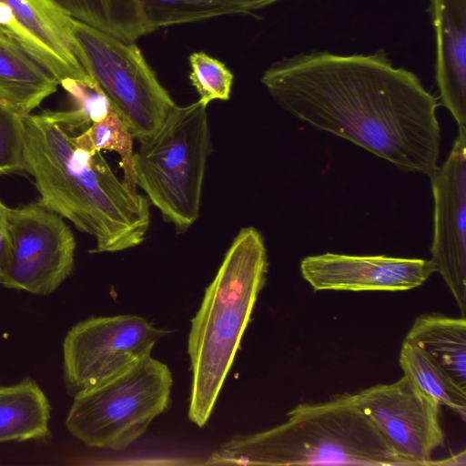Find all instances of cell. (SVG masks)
Instances as JSON below:
<instances>
[{"instance_id": "cell-1", "label": "cell", "mask_w": 466, "mask_h": 466, "mask_svg": "<svg viewBox=\"0 0 466 466\" xmlns=\"http://www.w3.org/2000/svg\"><path fill=\"white\" fill-rule=\"evenodd\" d=\"M260 80L279 107L319 130L405 172L430 177L438 167L439 103L383 50L300 53L271 64Z\"/></svg>"}, {"instance_id": "cell-2", "label": "cell", "mask_w": 466, "mask_h": 466, "mask_svg": "<svg viewBox=\"0 0 466 466\" xmlns=\"http://www.w3.org/2000/svg\"><path fill=\"white\" fill-rule=\"evenodd\" d=\"M24 170L35 179L37 203L92 236L96 252H117L145 240L149 201L134 197L100 152L77 145L91 124L76 109L24 115Z\"/></svg>"}, {"instance_id": "cell-3", "label": "cell", "mask_w": 466, "mask_h": 466, "mask_svg": "<svg viewBox=\"0 0 466 466\" xmlns=\"http://www.w3.org/2000/svg\"><path fill=\"white\" fill-rule=\"evenodd\" d=\"M268 268L262 234L254 227L241 228L191 319L187 415L198 427L210 418L265 285Z\"/></svg>"}, {"instance_id": "cell-4", "label": "cell", "mask_w": 466, "mask_h": 466, "mask_svg": "<svg viewBox=\"0 0 466 466\" xmlns=\"http://www.w3.org/2000/svg\"><path fill=\"white\" fill-rule=\"evenodd\" d=\"M287 415L285 422L269 430L234 436L206 464L409 466L357 407L352 394L300 403Z\"/></svg>"}, {"instance_id": "cell-5", "label": "cell", "mask_w": 466, "mask_h": 466, "mask_svg": "<svg viewBox=\"0 0 466 466\" xmlns=\"http://www.w3.org/2000/svg\"><path fill=\"white\" fill-rule=\"evenodd\" d=\"M139 143L133 158L137 187L166 221L187 230L199 217L210 151L207 106L198 100L175 105L160 127Z\"/></svg>"}, {"instance_id": "cell-6", "label": "cell", "mask_w": 466, "mask_h": 466, "mask_svg": "<svg viewBox=\"0 0 466 466\" xmlns=\"http://www.w3.org/2000/svg\"><path fill=\"white\" fill-rule=\"evenodd\" d=\"M172 372L146 356L117 376L74 395L68 431L88 447L123 451L171 403Z\"/></svg>"}, {"instance_id": "cell-7", "label": "cell", "mask_w": 466, "mask_h": 466, "mask_svg": "<svg viewBox=\"0 0 466 466\" xmlns=\"http://www.w3.org/2000/svg\"><path fill=\"white\" fill-rule=\"evenodd\" d=\"M74 37L84 66L132 137L155 133L176 105L134 42L73 18Z\"/></svg>"}, {"instance_id": "cell-8", "label": "cell", "mask_w": 466, "mask_h": 466, "mask_svg": "<svg viewBox=\"0 0 466 466\" xmlns=\"http://www.w3.org/2000/svg\"><path fill=\"white\" fill-rule=\"evenodd\" d=\"M170 331L147 319L123 314L77 322L63 341V372L73 396L106 381L151 354Z\"/></svg>"}, {"instance_id": "cell-9", "label": "cell", "mask_w": 466, "mask_h": 466, "mask_svg": "<svg viewBox=\"0 0 466 466\" xmlns=\"http://www.w3.org/2000/svg\"><path fill=\"white\" fill-rule=\"evenodd\" d=\"M6 218L10 257L0 284L35 295L52 293L74 268L76 240L69 227L39 203L7 207Z\"/></svg>"}, {"instance_id": "cell-10", "label": "cell", "mask_w": 466, "mask_h": 466, "mask_svg": "<svg viewBox=\"0 0 466 466\" xmlns=\"http://www.w3.org/2000/svg\"><path fill=\"white\" fill-rule=\"evenodd\" d=\"M352 399L409 466L433 465L432 454L445 440L439 401L406 375L392 383L366 388Z\"/></svg>"}, {"instance_id": "cell-11", "label": "cell", "mask_w": 466, "mask_h": 466, "mask_svg": "<svg viewBox=\"0 0 466 466\" xmlns=\"http://www.w3.org/2000/svg\"><path fill=\"white\" fill-rule=\"evenodd\" d=\"M434 199L431 260L466 318V127L430 176Z\"/></svg>"}, {"instance_id": "cell-12", "label": "cell", "mask_w": 466, "mask_h": 466, "mask_svg": "<svg viewBox=\"0 0 466 466\" xmlns=\"http://www.w3.org/2000/svg\"><path fill=\"white\" fill-rule=\"evenodd\" d=\"M73 18L55 0H0V29L59 82L96 86L84 66Z\"/></svg>"}, {"instance_id": "cell-13", "label": "cell", "mask_w": 466, "mask_h": 466, "mask_svg": "<svg viewBox=\"0 0 466 466\" xmlns=\"http://www.w3.org/2000/svg\"><path fill=\"white\" fill-rule=\"evenodd\" d=\"M435 272L431 259L327 252L305 257L302 278L314 291H404L422 285Z\"/></svg>"}, {"instance_id": "cell-14", "label": "cell", "mask_w": 466, "mask_h": 466, "mask_svg": "<svg viewBox=\"0 0 466 466\" xmlns=\"http://www.w3.org/2000/svg\"><path fill=\"white\" fill-rule=\"evenodd\" d=\"M435 77L443 106L466 127V0H431Z\"/></svg>"}, {"instance_id": "cell-15", "label": "cell", "mask_w": 466, "mask_h": 466, "mask_svg": "<svg viewBox=\"0 0 466 466\" xmlns=\"http://www.w3.org/2000/svg\"><path fill=\"white\" fill-rule=\"evenodd\" d=\"M58 85L51 73L0 29V99L28 115Z\"/></svg>"}, {"instance_id": "cell-16", "label": "cell", "mask_w": 466, "mask_h": 466, "mask_svg": "<svg viewBox=\"0 0 466 466\" xmlns=\"http://www.w3.org/2000/svg\"><path fill=\"white\" fill-rule=\"evenodd\" d=\"M50 416L49 400L32 379L0 387V443L44 440Z\"/></svg>"}, {"instance_id": "cell-17", "label": "cell", "mask_w": 466, "mask_h": 466, "mask_svg": "<svg viewBox=\"0 0 466 466\" xmlns=\"http://www.w3.org/2000/svg\"><path fill=\"white\" fill-rule=\"evenodd\" d=\"M432 357L466 389V318L439 313L418 316L405 339Z\"/></svg>"}, {"instance_id": "cell-18", "label": "cell", "mask_w": 466, "mask_h": 466, "mask_svg": "<svg viewBox=\"0 0 466 466\" xmlns=\"http://www.w3.org/2000/svg\"><path fill=\"white\" fill-rule=\"evenodd\" d=\"M72 18L126 42L150 33L137 0H55Z\"/></svg>"}, {"instance_id": "cell-19", "label": "cell", "mask_w": 466, "mask_h": 466, "mask_svg": "<svg viewBox=\"0 0 466 466\" xmlns=\"http://www.w3.org/2000/svg\"><path fill=\"white\" fill-rule=\"evenodd\" d=\"M149 32L174 25L216 16L252 14L261 9L257 0H137Z\"/></svg>"}, {"instance_id": "cell-20", "label": "cell", "mask_w": 466, "mask_h": 466, "mask_svg": "<svg viewBox=\"0 0 466 466\" xmlns=\"http://www.w3.org/2000/svg\"><path fill=\"white\" fill-rule=\"evenodd\" d=\"M399 363L421 390L466 419V389L419 346L403 340Z\"/></svg>"}, {"instance_id": "cell-21", "label": "cell", "mask_w": 466, "mask_h": 466, "mask_svg": "<svg viewBox=\"0 0 466 466\" xmlns=\"http://www.w3.org/2000/svg\"><path fill=\"white\" fill-rule=\"evenodd\" d=\"M134 137L114 110L100 121L92 123L85 131L76 136L78 146L90 151L102 149L115 151L120 157L124 172L122 183L134 197H139L134 171Z\"/></svg>"}, {"instance_id": "cell-22", "label": "cell", "mask_w": 466, "mask_h": 466, "mask_svg": "<svg viewBox=\"0 0 466 466\" xmlns=\"http://www.w3.org/2000/svg\"><path fill=\"white\" fill-rule=\"evenodd\" d=\"M189 80L204 106L213 100L230 98L234 76L226 65L209 55L198 51L189 56Z\"/></svg>"}, {"instance_id": "cell-23", "label": "cell", "mask_w": 466, "mask_h": 466, "mask_svg": "<svg viewBox=\"0 0 466 466\" xmlns=\"http://www.w3.org/2000/svg\"><path fill=\"white\" fill-rule=\"evenodd\" d=\"M24 115L0 99V175L24 170Z\"/></svg>"}, {"instance_id": "cell-24", "label": "cell", "mask_w": 466, "mask_h": 466, "mask_svg": "<svg viewBox=\"0 0 466 466\" xmlns=\"http://www.w3.org/2000/svg\"><path fill=\"white\" fill-rule=\"evenodd\" d=\"M72 98L77 110L90 124L105 118L113 110L105 94L98 86H90L76 80L60 84Z\"/></svg>"}, {"instance_id": "cell-25", "label": "cell", "mask_w": 466, "mask_h": 466, "mask_svg": "<svg viewBox=\"0 0 466 466\" xmlns=\"http://www.w3.org/2000/svg\"><path fill=\"white\" fill-rule=\"evenodd\" d=\"M6 208L7 207L0 200V275L5 270L10 257V238Z\"/></svg>"}, {"instance_id": "cell-26", "label": "cell", "mask_w": 466, "mask_h": 466, "mask_svg": "<svg viewBox=\"0 0 466 466\" xmlns=\"http://www.w3.org/2000/svg\"><path fill=\"white\" fill-rule=\"evenodd\" d=\"M466 464V452L462 451L457 454L451 455V457L441 460L433 461V465H448V466H465Z\"/></svg>"}, {"instance_id": "cell-27", "label": "cell", "mask_w": 466, "mask_h": 466, "mask_svg": "<svg viewBox=\"0 0 466 466\" xmlns=\"http://www.w3.org/2000/svg\"><path fill=\"white\" fill-rule=\"evenodd\" d=\"M257 1L261 5V6L263 8V7H266L267 5H271L279 0H257Z\"/></svg>"}]
</instances>
